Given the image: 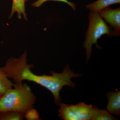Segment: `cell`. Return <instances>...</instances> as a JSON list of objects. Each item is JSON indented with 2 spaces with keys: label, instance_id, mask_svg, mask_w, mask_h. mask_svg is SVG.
Instances as JSON below:
<instances>
[{
  "label": "cell",
  "instance_id": "10",
  "mask_svg": "<svg viewBox=\"0 0 120 120\" xmlns=\"http://www.w3.org/2000/svg\"><path fill=\"white\" fill-rule=\"evenodd\" d=\"M117 120L114 117L111 113L105 109L101 110L94 106V112L92 120Z\"/></svg>",
  "mask_w": 120,
  "mask_h": 120
},
{
  "label": "cell",
  "instance_id": "4",
  "mask_svg": "<svg viewBox=\"0 0 120 120\" xmlns=\"http://www.w3.org/2000/svg\"><path fill=\"white\" fill-rule=\"evenodd\" d=\"M58 116L64 120H92L94 105H87L82 102L76 105L61 103Z\"/></svg>",
  "mask_w": 120,
  "mask_h": 120
},
{
  "label": "cell",
  "instance_id": "3",
  "mask_svg": "<svg viewBox=\"0 0 120 120\" xmlns=\"http://www.w3.org/2000/svg\"><path fill=\"white\" fill-rule=\"evenodd\" d=\"M105 34L110 37L113 35L112 29L107 25L98 12L91 11L89 15V26L83 45L86 50L87 62L91 55L92 46L97 44L99 39Z\"/></svg>",
  "mask_w": 120,
  "mask_h": 120
},
{
  "label": "cell",
  "instance_id": "12",
  "mask_svg": "<svg viewBox=\"0 0 120 120\" xmlns=\"http://www.w3.org/2000/svg\"><path fill=\"white\" fill-rule=\"evenodd\" d=\"M49 1H54L64 2L68 5L73 10H75L76 5L73 2H69L68 0H37L32 4V6L35 8H38L41 6L45 2Z\"/></svg>",
  "mask_w": 120,
  "mask_h": 120
},
{
  "label": "cell",
  "instance_id": "14",
  "mask_svg": "<svg viewBox=\"0 0 120 120\" xmlns=\"http://www.w3.org/2000/svg\"><path fill=\"white\" fill-rule=\"evenodd\" d=\"M27 0H26V1H27Z\"/></svg>",
  "mask_w": 120,
  "mask_h": 120
},
{
  "label": "cell",
  "instance_id": "7",
  "mask_svg": "<svg viewBox=\"0 0 120 120\" xmlns=\"http://www.w3.org/2000/svg\"><path fill=\"white\" fill-rule=\"evenodd\" d=\"M26 0H12L11 11L9 16V19L12 17L15 13H17L19 19H21L22 16L25 19H27L25 2Z\"/></svg>",
  "mask_w": 120,
  "mask_h": 120
},
{
  "label": "cell",
  "instance_id": "6",
  "mask_svg": "<svg viewBox=\"0 0 120 120\" xmlns=\"http://www.w3.org/2000/svg\"><path fill=\"white\" fill-rule=\"evenodd\" d=\"M108 100L106 109L110 113L120 116V91L108 92L106 93Z\"/></svg>",
  "mask_w": 120,
  "mask_h": 120
},
{
  "label": "cell",
  "instance_id": "11",
  "mask_svg": "<svg viewBox=\"0 0 120 120\" xmlns=\"http://www.w3.org/2000/svg\"><path fill=\"white\" fill-rule=\"evenodd\" d=\"M24 114L13 111L0 112V120H22L24 118Z\"/></svg>",
  "mask_w": 120,
  "mask_h": 120
},
{
  "label": "cell",
  "instance_id": "13",
  "mask_svg": "<svg viewBox=\"0 0 120 120\" xmlns=\"http://www.w3.org/2000/svg\"><path fill=\"white\" fill-rule=\"evenodd\" d=\"M24 116V118L28 120H38L40 118L38 112L33 107L26 110Z\"/></svg>",
  "mask_w": 120,
  "mask_h": 120
},
{
  "label": "cell",
  "instance_id": "9",
  "mask_svg": "<svg viewBox=\"0 0 120 120\" xmlns=\"http://www.w3.org/2000/svg\"><path fill=\"white\" fill-rule=\"evenodd\" d=\"M14 83L12 82L6 74L0 68V98L6 92L13 87Z\"/></svg>",
  "mask_w": 120,
  "mask_h": 120
},
{
  "label": "cell",
  "instance_id": "5",
  "mask_svg": "<svg viewBox=\"0 0 120 120\" xmlns=\"http://www.w3.org/2000/svg\"><path fill=\"white\" fill-rule=\"evenodd\" d=\"M99 15L106 23L114 28V35L119 36L120 34V8L112 9L107 7L98 11Z\"/></svg>",
  "mask_w": 120,
  "mask_h": 120
},
{
  "label": "cell",
  "instance_id": "2",
  "mask_svg": "<svg viewBox=\"0 0 120 120\" xmlns=\"http://www.w3.org/2000/svg\"><path fill=\"white\" fill-rule=\"evenodd\" d=\"M13 87L0 98V112L13 111L24 113L33 107L36 97L26 84L14 83Z\"/></svg>",
  "mask_w": 120,
  "mask_h": 120
},
{
  "label": "cell",
  "instance_id": "1",
  "mask_svg": "<svg viewBox=\"0 0 120 120\" xmlns=\"http://www.w3.org/2000/svg\"><path fill=\"white\" fill-rule=\"evenodd\" d=\"M33 67V65L27 64V53L25 51L19 58H9L1 68L15 83H21L24 80L34 82L50 91L53 95L54 101L60 100V91L69 82L67 73L64 71L60 73L51 71V75H39L32 72L31 69Z\"/></svg>",
  "mask_w": 120,
  "mask_h": 120
},
{
  "label": "cell",
  "instance_id": "8",
  "mask_svg": "<svg viewBox=\"0 0 120 120\" xmlns=\"http://www.w3.org/2000/svg\"><path fill=\"white\" fill-rule=\"evenodd\" d=\"M120 0H98L87 4L86 8L90 11H98L109 7L110 5L120 4Z\"/></svg>",
  "mask_w": 120,
  "mask_h": 120
}]
</instances>
